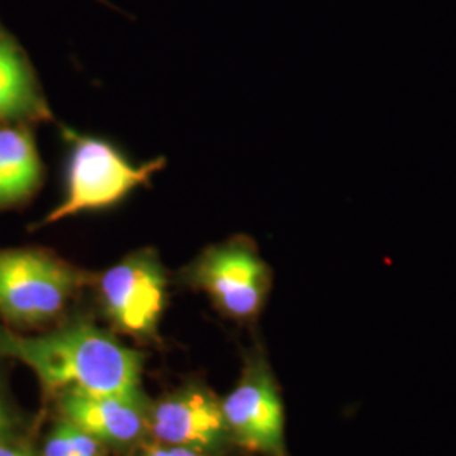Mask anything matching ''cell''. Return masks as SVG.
<instances>
[{
    "label": "cell",
    "mask_w": 456,
    "mask_h": 456,
    "mask_svg": "<svg viewBox=\"0 0 456 456\" xmlns=\"http://www.w3.org/2000/svg\"><path fill=\"white\" fill-rule=\"evenodd\" d=\"M109 452L95 436L60 418L43 443L41 456H109Z\"/></svg>",
    "instance_id": "8fae6325"
},
{
    "label": "cell",
    "mask_w": 456,
    "mask_h": 456,
    "mask_svg": "<svg viewBox=\"0 0 456 456\" xmlns=\"http://www.w3.org/2000/svg\"><path fill=\"white\" fill-rule=\"evenodd\" d=\"M100 314L112 331L154 342L167 306V274L154 248H141L100 274H92Z\"/></svg>",
    "instance_id": "5b68a950"
},
{
    "label": "cell",
    "mask_w": 456,
    "mask_h": 456,
    "mask_svg": "<svg viewBox=\"0 0 456 456\" xmlns=\"http://www.w3.org/2000/svg\"><path fill=\"white\" fill-rule=\"evenodd\" d=\"M137 456H208L201 452H196L191 448L184 446H175V444H164V443H149V444H141L135 450Z\"/></svg>",
    "instance_id": "7c38bea8"
},
{
    "label": "cell",
    "mask_w": 456,
    "mask_h": 456,
    "mask_svg": "<svg viewBox=\"0 0 456 456\" xmlns=\"http://www.w3.org/2000/svg\"><path fill=\"white\" fill-rule=\"evenodd\" d=\"M180 281L207 294L222 316L250 326L261 318L274 276L257 244L247 235H235L198 254L181 269Z\"/></svg>",
    "instance_id": "3957f363"
},
{
    "label": "cell",
    "mask_w": 456,
    "mask_h": 456,
    "mask_svg": "<svg viewBox=\"0 0 456 456\" xmlns=\"http://www.w3.org/2000/svg\"><path fill=\"white\" fill-rule=\"evenodd\" d=\"M14 424H16V419H14L11 409H9V404L5 403L4 395L0 394V436L12 435Z\"/></svg>",
    "instance_id": "5bb4252c"
},
{
    "label": "cell",
    "mask_w": 456,
    "mask_h": 456,
    "mask_svg": "<svg viewBox=\"0 0 456 456\" xmlns=\"http://www.w3.org/2000/svg\"><path fill=\"white\" fill-rule=\"evenodd\" d=\"M149 438L208 456L237 452L228 435L222 399L200 382L184 384L149 403Z\"/></svg>",
    "instance_id": "52a82bcc"
},
{
    "label": "cell",
    "mask_w": 456,
    "mask_h": 456,
    "mask_svg": "<svg viewBox=\"0 0 456 456\" xmlns=\"http://www.w3.org/2000/svg\"><path fill=\"white\" fill-rule=\"evenodd\" d=\"M222 409L237 452L248 456H289L284 401L262 346L245 354L240 377L222 399Z\"/></svg>",
    "instance_id": "8992f818"
},
{
    "label": "cell",
    "mask_w": 456,
    "mask_h": 456,
    "mask_svg": "<svg viewBox=\"0 0 456 456\" xmlns=\"http://www.w3.org/2000/svg\"><path fill=\"white\" fill-rule=\"evenodd\" d=\"M0 456H36L24 441L12 435L0 436Z\"/></svg>",
    "instance_id": "4fadbf2b"
},
{
    "label": "cell",
    "mask_w": 456,
    "mask_h": 456,
    "mask_svg": "<svg viewBox=\"0 0 456 456\" xmlns=\"http://www.w3.org/2000/svg\"><path fill=\"white\" fill-rule=\"evenodd\" d=\"M0 355L26 363L45 397L54 399L65 391L144 394V355L80 314L41 337H19L0 328Z\"/></svg>",
    "instance_id": "6da1fadb"
},
{
    "label": "cell",
    "mask_w": 456,
    "mask_h": 456,
    "mask_svg": "<svg viewBox=\"0 0 456 456\" xmlns=\"http://www.w3.org/2000/svg\"><path fill=\"white\" fill-rule=\"evenodd\" d=\"M51 117L33 68L16 41L0 29V120L36 122Z\"/></svg>",
    "instance_id": "9c48e42d"
},
{
    "label": "cell",
    "mask_w": 456,
    "mask_h": 456,
    "mask_svg": "<svg viewBox=\"0 0 456 456\" xmlns=\"http://www.w3.org/2000/svg\"><path fill=\"white\" fill-rule=\"evenodd\" d=\"M43 180V164L26 127L0 129V210L28 200Z\"/></svg>",
    "instance_id": "30bf717a"
},
{
    "label": "cell",
    "mask_w": 456,
    "mask_h": 456,
    "mask_svg": "<svg viewBox=\"0 0 456 456\" xmlns=\"http://www.w3.org/2000/svg\"><path fill=\"white\" fill-rule=\"evenodd\" d=\"M90 281V273L48 250H0V316L22 328L60 323Z\"/></svg>",
    "instance_id": "7a4b0ae2"
},
{
    "label": "cell",
    "mask_w": 456,
    "mask_h": 456,
    "mask_svg": "<svg viewBox=\"0 0 456 456\" xmlns=\"http://www.w3.org/2000/svg\"><path fill=\"white\" fill-rule=\"evenodd\" d=\"M65 135L69 142L65 198L45 218L46 225L114 207L134 190L147 184L166 164L163 158L134 164L103 139L75 131H65Z\"/></svg>",
    "instance_id": "277c9868"
},
{
    "label": "cell",
    "mask_w": 456,
    "mask_h": 456,
    "mask_svg": "<svg viewBox=\"0 0 456 456\" xmlns=\"http://www.w3.org/2000/svg\"><path fill=\"white\" fill-rule=\"evenodd\" d=\"M54 399L60 418L77 424L110 450H137L149 438V401L144 394L65 391Z\"/></svg>",
    "instance_id": "ba28073f"
}]
</instances>
